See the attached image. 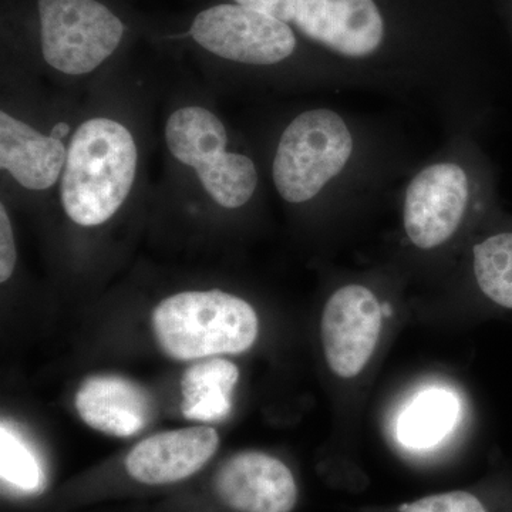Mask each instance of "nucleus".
<instances>
[{"label": "nucleus", "mask_w": 512, "mask_h": 512, "mask_svg": "<svg viewBox=\"0 0 512 512\" xmlns=\"http://www.w3.org/2000/svg\"><path fill=\"white\" fill-rule=\"evenodd\" d=\"M396 311L372 286L352 282L330 293L319 318V348L338 390L348 430L355 423L377 367L392 342Z\"/></svg>", "instance_id": "nucleus-1"}, {"label": "nucleus", "mask_w": 512, "mask_h": 512, "mask_svg": "<svg viewBox=\"0 0 512 512\" xmlns=\"http://www.w3.org/2000/svg\"><path fill=\"white\" fill-rule=\"evenodd\" d=\"M150 326L158 349L178 362L244 355L261 335L254 306L220 289L168 296L154 308Z\"/></svg>", "instance_id": "nucleus-2"}, {"label": "nucleus", "mask_w": 512, "mask_h": 512, "mask_svg": "<svg viewBox=\"0 0 512 512\" xmlns=\"http://www.w3.org/2000/svg\"><path fill=\"white\" fill-rule=\"evenodd\" d=\"M137 147L123 124L93 119L77 128L64 164L60 197L70 220L82 227L109 221L133 187Z\"/></svg>", "instance_id": "nucleus-3"}, {"label": "nucleus", "mask_w": 512, "mask_h": 512, "mask_svg": "<svg viewBox=\"0 0 512 512\" xmlns=\"http://www.w3.org/2000/svg\"><path fill=\"white\" fill-rule=\"evenodd\" d=\"M165 140L180 163L195 168L202 187L224 208H239L251 200L258 174L251 158L228 153L227 131L214 113L184 107L171 114Z\"/></svg>", "instance_id": "nucleus-4"}, {"label": "nucleus", "mask_w": 512, "mask_h": 512, "mask_svg": "<svg viewBox=\"0 0 512 512\" xmlns=\"http://www.w3.org/2000/svg\"><path fill=\"white\" fill-rule=\"evenodd\" d=\"M348 126L332 110L302 113L279 141L274 161L276 190L292 204L312 200L352 156Z\"/></svg>", "instance_id": "nucleus-5"}, {"label": "nucleus", "mask_w": 512, "mask_h": 512, "mask_svg": "<svg viewBox=\"0 0 512 512\" xmlns=\"http://www.w3.org/2000/svg\"><path fill=\"white\" fill-rule=\"evenodd\" d=\"M37 5L43 56L59 72H93L123 39V22L99 0H37Z\"/></svg>", "instance_id": "nucleus-6"}, {"label": "nucleus", "mask_w": 512, "mask_h": 512, "mask_svg": "<svg viewBox=\"0 0 512 512\" xmlns=\"http://www.w3.org/2000/svg\"><path fill=\"white\" fill-rule=\"evenodd\" d=\"M190 35L208 52L245 64H275L295 52L288 23L245 6L218 5L202 10Z\"/></svg>", "instance_id": "nucleus-7"}, {"label": "nucleus", "mask_w": 512, "mask_h": 512, "mask_svg": "<svg viewBox=\"0 0 512 512\" xmlns=\"http://www.w3.org/2000/svg\"><path fill=\"white\" fill-rule=\"evenodd\" d=\"M470 198L467 174L460 165L440 163L424 168L406 192L403 227L421 251L443 247L456 235Z\"/></svg>", "instance_id": "nucleus-8"}, {"label": "nucleus", "mask_w": 512, "mask_h": 512, "mask_svg": "<svg viewBox=\"0 0 512 512\" xmlns=\"http://www.w3.org/2000/svg\"><path fill=\"white\" fill-rule=\"evenodd\" d=\"M214 487L221 503L237 512H292L299 497L291 468L259 450L227 458L215 474Z\"/></svg>", "instance_id": "nucleus-9"}, {"label": "nucleus", "mask_w": 512, "mask_h": 512, "mask_svg": "<svg viewBox=\"0 0 512 512\" xmlns=\"http://www.w3.org/2000/svg\"><path fill=\"white\" fill-rule=\"evenodd\" d=\"M293 23L309 39L349 57L372 55L384 36L373 0H296Z\"/></svg>", "instance_id": "nucleus-10"}, {"label": "nucleus", "mask_w": 512, "mask_h": 512, "mask_svg": "<svg viewBox=\"0 0 512 512\" xmlns=\"http://www.w3.org/2000/svg\"><path fill=\"white\" fill-rule=\"evenodd\" d=\"M220 441L218 431L205 424L161 431L131 448L126 470L138 483H178L198 473L215 456Z\"/></svg>", "instance_id": "nucleus-11"}, {"label": "nucleus", "mask_w": 512, "mask_h": 512, "mask_svg": "<svg viewBox=\"0 0 512 512\" xmlns=\"http://www.w3.org/2000/svg\"><path fill=\"white\" fill-rule=\"evenodd\" d=\"M74 407L90 429L119 439L136 436L154 416V400L146 387L120 375L86 377Z\"/></svg>", "instance_id": "nucleus-12"}, {"label": "nucleus", "mask_w": 512, "mask_h": 512, "mask_svg": "<svg viewBox=\"0 0 512 512\" xmlns=\"http://www.w3.org/2000/svg\"><path fill=\"white\" fill-rule=\"evenodd\" d=\"M62 140L43 136L3 111L0 114V165L28 190H47L66 164Z\"/></svg>", "instance_id": "nucleus-13"}, {"label": "nucleus", "mask_w": 512, "mask_h": 512, "mask_svg": "<svg viewBox=\"0 0 512 512\" xmlns=\"http://www.w3.org/2000/svg\"><path fill=\"white\" fill-rule=\"evenodd\" d=\"M239 367L225 357L197 360L181 377V413L185 419L220 423L234 409Z\"/></svg>", "instance_id": "nucleus-14"}, {"label": "nucleus", "mask_w": 512, "mask_h": 512, "mask_svg": "<svg viewBox=\"0 0 512 512\" xmlns=\"http://www.w3.org/2000/svg\"><path fill=\"white\" fill-rule=\"evenodd\" d=\"M471 268L484 315L512 322V225L473 245Z\"/></svg>", "instance_id": "nucleus-15"}, {"label": "nucleus", "mask_w": 512, "mask_h": 512, "mask_svg": "<svg viewBox=\"0 0 512 512\" xmlns=\"http://www.w3.org/2000/svg\"><path fill=\"white\" fill-rule=\"evenodd\" d=\"M456 416L453 394L441 389L426 390L404 410L397 424V436L404 446H433L451 429Z\"/></svg>", "instance_id": "nucleus-16"}, {"label": "nucleus", "mask_w": 512, "mask_h": 512, "mask_svg": "<svg viewBox=\"0 0 512 512\" xmlns=\"http://www.w3.org/2000/svg\"><path fill=\"white\" fill-rule=\"evenodd\" d=\"M2 478L23 491H35L42 483V470L35 454L5 421L2 423Z\"/></svg>", "instance_id": "nucleus-17"}, {"label": "nucleus", "mask_w": 512, "mask_h": 512, "mask_svg": "<svg viewBox=\"0 0 512 512\" xmlns=\"http://www.w3.org/2000/svg\"><path fill=\"white\" fill-rule=\"evenodd\" d=\"M400 512H494L490 503L470 491H448L427 495L412 504L404 505Z\"/></svg>", "instance_id": "nucleus-18"}, {"label": "nucleus", "mask_w": 512, "mask_h": 512, "mask_svg": "<svg viewBox=\"0 0 512 512\" xmlns=\"http://www.w3.org/2000/svg\"><path fill=\"white\" fill-rule=\"evenodd\" d=\"M16 255L15 235L5 205L0 207V282L5 284L15 272Z\"/></svg>", "instance_id": "nucleus-19"}, {"label": "nucleus", "mask_w": 512, "mask_h": 512, "mask_svg": "<svg viewBox=\"0 0 512 512\" xmlns=\"http://www.w3.org/2000/svg\"><path fill=\"white\" fill-rule=\"evenodd\" d=\"M234 2L245 8L259 10L286 23L293 22V16H295L296 0H234Z\"/></svg>", "instance_id": "nucleus-20"}, {"label": "nucleus", "mask_w": 512, "mask_h": 512, "mask_svg": "<svg viewBox=\"0 0 512 512\" xmlns=\"http://www.w3.org/2000/svg\"><path fill=\"white\" fill-rule=\"evenodd\" d=\"M70 133V126L67 123H57L55 127H53L52 134L50 136L57 138V140H62V138L66 137L67 134Z\"/></svg>", "instance_id": "nucleus-21"}, {"label": "nucleus", "mask_w": 512, "mask_h": 512, "mask_svg": "<svg viewBox=\"0 0 512 512\" xmlns=\"http://www.w3.org/2000/svg\"><path fill=\"white\" fill-rule=\"evenodd\" d=\"M512 9V8H511Z\"/></svg>", "instance_id": "nucleus-22"}]
</instances>
